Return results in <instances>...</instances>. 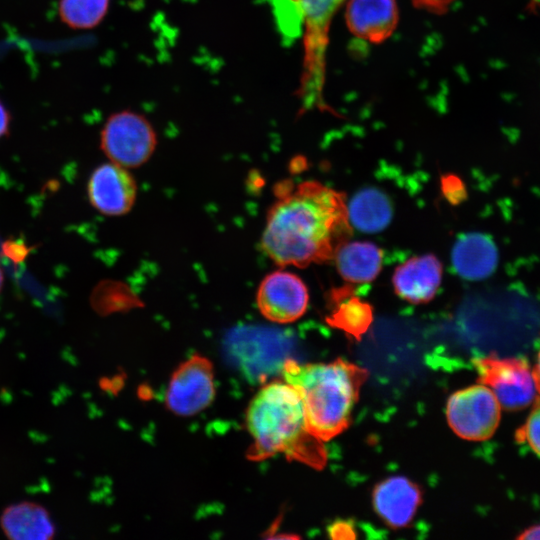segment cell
<instances>
[{
    "mask_svg": "<svg viewBox=\"0 0 540 540\" xmlns=\"http://www.w3.org/2000/svg\"><path fill=\"white\" fill-rule=\"evenodd\" d=\"M275 193L260 240L262 251L280 267L333 260L352 233L344 195L317 181H282Z\"/></svg>",
    "mask_w": 540,
    "mask_h": 540,
    "instance_id": "1",
    "label": "cell"
},
{
    "mask_svg": "<svg viewBox=\"0 0 540 540\" xmlns=\"http://www.w3.org/2000/svg\"><path fill=\"white\" fill-rule=\"evenodd\" d=\"M246 425L253 441L248 459L283 454L316 469L325 466L323 441L309 431L302 398L286 381L274 380L258 390L248 405Z\"/></svg>",
    "mask_w": 540,
    "mask_h": 540,
    "instance_id": "2",
    "label": "cell"
},
{
    "mask_svg": "<svg viewBox=\"0 0 540 540\" xmlns=\"http://www.w3.org/2000/svg\"><path fill=\"white\" fill-rule=\"evenodd\" d=\"M282 376L302 398L309 431L328 441L350 425L368 371L341 358L315 364L286 359Z\"/></svg>",
    "mask_w": 540,
    "mask_h": 540,
    "instance_id": "3",
    "label": "cell"
},
{
    "mask_svg": "<svg viewBox=\"0 0 540 540\" xmlns=\"http://www.w3.org/2000/svg\"><path fill=\"white\" fill-rule=\"evenodd\" d=\"M156 146L157 134L150 121L132 110L110 115L100 134V147L110 162L128 169L146 163Z\"/></svg>",
    "mask_w": 540,
    "mask_h": 540,
    "instance_id": "4",
    "label": "cell"
},
{
    "mask_svg": "<svg viewBox=\"0 0 540 540\" xmlns=\"http://www.w3.org/2000/svg\"><path fill=\"white\" fill-rule=\"evenodd\" d=\"M479 383L494 393L501 408L518 411L538 396L532 368L522 357L485 356L473 360Z\"/></svg>",
    "mask_w": 540,
    "mask_h": 540,
    "instance_id": "5",
    "label": "cell"
},
{
    "mask_svg": "<svg viewBox=\"0 0 540 540\" xmlns=\"http://www.w3.org/2000/svg\"><path fill=\"white\" fill-rule=\"evenodd\" d=\"M447 420L461 438L482 441L496 431L501 406L494 393L479 383L453 393L447 402Z\"/></svg>",
    "mask_w": 540,
    "mask_h": 540,
    "instance_id": "6",
    "label": "cell"
},
{
    "mask_svg": "<svg viewBox=\"0 0 540 540\" xmlns=\"http://www.w3.org/2000/svg\"><path fill=\"white\" fill-rule=\"evenodd\" d=\"M216 387L212 362L202 355H192L170 377L166 393L167 408L179 416H193L214 400Z\"/></svg>",
    "mask_w": 540,
    "mask_h": 540,
    "instance_id": "7",
    "label": "cell"
},
{
    "mask_svg": "<svg viewBox=\"0 0 540 540\" xmlns=\"http://www.w3.org/2000/svg\"><path fill=\"white\" fill-rule=\"evenodd\" d=\"M308 301V289L302 279L282 269L267 274L256 291L258 310L266 319L278 324L301 318Z\"/></svg>",
    "mask_w": 540,
    "mask_h": 540,
    "instance_id": "8",
    "label": "cell"
},
{
    "mask_svg": "<svg viewBox=\"0 0 540 540\" xmlns=\"http://www.w3.org/2000/svg\"><path fill=\"white\" fill-rule=\"evenodd\" d=\"M88 199L100 213L122 216L134 206L137 183L128 168L113 162L99 165L90 175Z\"/></svg>",
    "mask_w": 540,
    "mask_h": 540,
    "instance_id": "9",
    "label": "cell"
},
{
    "mask_svg": "<svg viewBox=\"0 0 540 540\" xmlns=\"http://www.w3.org/2000/svg\"><path fill=\"white\" fill-rule=\"evenodd\" d=\"M419 487L404 476H392L379 482L372 493L377 515L390 527L402 528L414 518L421 504Z\"/></svg>",
    "mask_w": 540,
    "mask_h": 540,
    "instance_id": "10",
    "label": "cell"
},
{
    "mask_svg": "<svg viewBox=\"0 0 540 540\" xmlns=\"http://www.w3.org/2000/svg\"><path fill=\"white\" fill-rule=\"evenodd\" d=\"M442 279V265L437 257L426 254L413 257L393 274L392 282L396 294L410 303H426L433 299Z\"/></svg>",
    "mask_w": 540,
    "mask_h": 540,
    "instance_id": "11",
    "label": "cell"
},
{
    "mask_svg": "<svg viewBox=\"0 0 540 540\" xmlns=\"http://www.w3.org/2000/svg\"><path fill=\"white\" fill-rule=\"evenodd\" d=\"M345 16L355 36L379 42L395 28L398 8L395 0H349Z\"/></svg>",
    "mask_w": 540,
    "mask_h": 540,
    "instance_id": "12",
    "label": "cell"
},
{
    "mask_svg": "<svg viewBox=\"0 0 540 540\" xmlns=\"http://www.w3.org/2000/svg\"><path fill=\"white\" fill-rule=\"evenodd\" d=\"M452 263L456 272L468 280H481L490 276L498 263L495 242L482 233H468L456 241L452 250Z\"/></svg>",
    "mask_w": 540,
    "mask_h": 540,
    "instance_id": "13",
    "label": "cell"
},
{
    "mask_svg": "<svg viewBox=\"0 0 540 540\" xmlns=\"http://www.w3.org/2000/svg\"><path fill=\"white\" fill-rule=\"evenodd\" d=\"M0 528L11 540H48L56 531L47 509L30 501L5 508L0 516Z\"/></svg>",
    "mask_w": 540,
    "mask_h": 540,
    "instance_id": "14",
    "label": "cell"
},
{
    "mask_svg": "<svg viewBox=\"0 0 540 540\" xmlns=\"http://www.w3.org/2000/svg\"><path fill=\"white\" fill-rule=\"evenodd\" d=\"M328 305L326 322L355 340L361 339L373 321L371 305L357 297L349 285L331 290Z\"/></svg>",
    "mask_w": 540,
    "mask_h": 540,
    "instance_id": "15",
    "label": "cell"
},
{
    "mask_svg": "<svg viewBox=\"0 0 540 540\" xmlns=\"http://www.w3.org/2000/svg\"><path fill=\"white\" fill-rule=\"evenodd\" d=\"M337 270L349 283H368L382 268L383 252L370 242L343 244L335 255Z\"/></svg>",
    "mask_w": 540,
    "mask_h": 540,
    "instance_id": "16",
    "label": "cell"
},
{
    "mask_svg": "<svg viewBox=\"0 0 540 540\" xmlns=\"http://www.w3.org/2000/svg\"><path fill=\"white\" fill-rule=\"evenodd\" d=\"M353 225L364 232H377L385 228L392 216L391 203L378 189L366 188L359 191L348 208Z\"/></svg>",
    "mask_w": 540,
    "mask_h": 540,
    "instance_id": "17",
    "label": "cell"
},
{
    "mask_svg": "<svg viewBox=\"0 0 540 540\" xmlns=\"http://www.w3.org/2000/svg\"><path fill=\"white\" fill-rule=\"evenodd\" d=\"M110 0H60L61 20L74 29L97 26L108 12Z\"/></svg>",
    "mask_w": 540,
    "mask_h": 540,
    "instance_id": "18",
    "label": "cell"
},
{
    "mask_svg": "<svg viewBox=\"0 0 540 540\" xmlns=\"http://www.w3.org/2000/svg\"><path fill=\"white\" fill-rule=\"evenodd\" d=\"M312 35L320 33L343 0H292Z\"/></svg>",
    "mask_w": 540,
    "mask_h": 540,
    "instance_id": "19",
    "label": "cell"
},
{
    "mask_svg": "<svg viewBox=\"0 0 540 540\" xmlns=\"http://www.w3.org/2000/svg\"><path fill=\"white\" fill-rule=\"evenodd\" d=\"M515 438L540 456V395L535 398L530 414L526 422L516 431Z\"/></svg>",
    "mask_w": 540,
    "mask_h": 540,
    "instance_id": "20",
    "label": "cell"
},
{
    "mask_svg": "<svg viewBox=\"0 0 540 540\" xmlns=\"http://www.w3.org/2000/svg\"><path fill=\"white\" fill-rule=\"evenodd\" d=\"M442 191L452 204H459L467 196L464 183L455 175H446L441 180Z\"/></svg>",
    "mask_w": 540,
    "mask_h": 540,
    "instance_id": "21",
    "label": "cell"
},
{
    "mask_svg": "<svg viewBox=\"0 0 540 540\" xmlns=\"http://www.w3.org/2000/svg\"><path fill=\"white\" fill-rule=\"evenodd\" d=\"M30 250L24 243L12 240L6 241L2 246L3 254L16 263L24 260Z\"/></svg>",
    "mask_w": 540,
    "mask_h": 540,
    "instance_id": "22",
    "label": "cell"
},
{
    "mask_svg": "<svg viewBox=\"0 0 540 540\" xmlns=\"http://www.w3.org/2000/svg\"><path fill=\"white\" fill-rule=\"evenodd\" d=\"M328 531L334 539H351L356 537L352 524L345 521L335 522L329 527Z\"/></svg>",
    "mask_w": 540,
    "mask_h": 540,
    "instance_id": "23",
    "label": "cell"
},
{
    "mask_svg": "<svg viewBox=\"0 0 540 540\" xmlns=\"http://www.w3.org/2000/svg\"><path fill=\"white\" fill-rule=\"evenodd\" d=\"M10 114L6 106L0 100V138L7 135L10 125Z\"/></svg>",
    "mask_w": 540,
    "mask_h": 540,
    "instance_id": "24",
    "label": "cell"
},
{
    "mask_svg": "<svg viewBox=\"0 0 540 540\" xmlns=\"http://www.w3.org/2000/svg\"><path fill=\"white\" fill-rule=\"evenodd\" d=\"M517 539H520V540L540 539V524H536V525L526 528L517 536Z\"/></svg>",
    "mask_w": 540,
    "mask_h": 540,
    "instance_id": "25",
    "label": "cell"
},
{
    "mask_svg": "<svg viewBox=\"0 0 540 540\" xmlns=\"http://www.w3.org/2000/svg\"><path fill=\"white\" fill-rule=\"evenodd\" d=\"M532 374L535 381L538 395H540V347L537 352V359L534 367L532 368Z\"/></svg>",
    "mask_w": 540,
    "mask_h": 540,
    "instance_id": "26",
    "label": "cell"
},
{
    "mask_svg": "<svg viewBox=\"0 0 540 540\" xmlns=\"http://www.w3.org/2000/svg\"><path fill=\"white\" fill-rule=\"evenodd\" d=\"M3 282H4V275H3V271H2V269L0 267V291L2 289Z\"/></svg>",
    "mask_w": 540,
    "mask_h": 540,
    "instance_id": "27",
    "label": "cell"
},
{
    "mask_svg": "<svg viewBox=\"0 0 540 540\" xmlns=\"http://www.w3.org/2000/svg\"><path fill=\"white\" fill-rule=\"evenodd\" d=\"M533 1L536 2V3H540V0H533Z\"/></svg>",
    "mask_w": 540,
    "mask_h": 540,
    "instance_id": "28",
    "label": "cell"
}]
</instances>
